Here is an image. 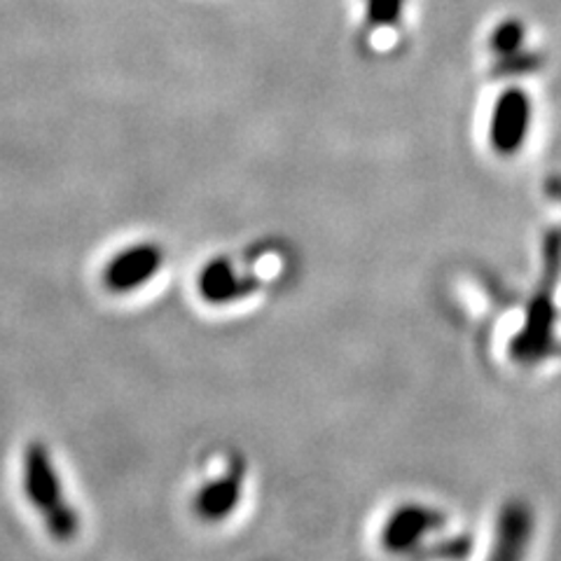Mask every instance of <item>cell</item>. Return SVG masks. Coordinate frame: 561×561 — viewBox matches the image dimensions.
Here are the masks:
<instances>
[{"instance_id": "cell-2", "label": "cell", "mask_w": 561, "mask_h": 561, "mask_svg": "<svg viewBox=\"0 0 561 561\" xmlns=\"http://www.w3.org/2000/svg\"><path fill=\"white\" fill-rule=\"evenodd\" d=\"M162 262H164L162 245H157L152 241L129 245V249L117 253L108 265L103 267L101 280L105 290H111L115 295H125V293L138 290L140 286H146L148 280L160 272Z\"/></svg>"}, {"instance_id": "cell-5", "label": "cell", "mask_w": 561, "mask_h": 561, "mask_svg": "<svg viewBox=\"0 0 561 561\" xmlns=\"http://www.w3.org/2000/svg\"><path fill=\"white\" fill-rule=\"evenodd\" d=\"M262 286L255 274H239L230 260H210L197 276V290L208 305H232Z\"/></svg>"}, {"instance_id": "cell-9", "label": "cell", "mask_w": 561, "mask_h": 561, "mask_svg": "<svg viewBox=\"0 0 561 561\" xmlns=\"http://www.w3.org/2000/svg\"><path fill=\"white\" fill-rule=\"evenodd\" d=\"M405 0H365L367 24L375 28H391L400 22Z\"/></svg>"}, {"instance_id": "cell-6", "label": "cell", "mask_w": 561, "mask_h": 561, "mask_svg": "<svg viewBox=\"0 0 561 561\" xmlns=\"http://www.w3.org/2000/svg\"><path fill=\"white\" fill-rule=\"evenodd\" d=\"M243 480H245V463L234 459L230 468H227V472H222L218 480L204 484L197 491L195 503H192L197 517L208 524H216V522H222L225 517H230L241 501Z\"/></svg>"}, {"instance_id": "cell-1", "label": "cell", "mask_w": 561, "mask_h": 561, "mask_svg": "<svg viewBox=\"0 0 561 561\" xmlns=\"http://www.w3.org/2000/svg\"><path fill=\"white\" fill-rule=\"evenodd\" d=\"M24 489L51 538L68 542L80 534V515L66 501L59 472L41 440H33L24 451Z\"/></svg>"}, {"instance_id": "cell-3", "label": "cell", "mask_w": 561, "mask_h": 561, "mask_svg": "<svg viewBox=\"0 0 561 561\" xmlns=\"http://www.w3.org/2000/svg\"><path fill=\"white\" fill-rule=\"evenodd\" d=\"M531 127V101L522 92L519 87H511L505 90L494 108V117H491V146L499 154L511 157L522 146L526 136H529Z\"/></svg>"}, {"instance_id": "cell-7", "label": "cell", "mask_w": 561, "mask_h": 561, "mask_svg": "<svg viewBox=\"0 0 561 561\" xmlns=\"http://www.w3.org/2000/svg\"><path fill=\"white\" fill-rule=\"evenodd\" d=\"M531 534L534 517L526 503H507L499 517L494 552H491L489 561H524L526 552H529Z\"/></svg>"}, {"instance_id": "cell-8", "label": "cell", "mask_w": 561, "mask_h": 561, "mask_svg": "<svg viewBox=\"0 0 561 561\" xmlns=\"http://www.w3.org/2000/svg\"><path fill=\"white\" fill-rule=\"evenodd\" d=\"M542 66V57L536 55V51H513V55L499 57L494 64V78H519V76H529L534 70Z\"/></svg>"}, {"instance_id": "cell-10", "label": "cell", "mask_w": 561, "mask_h": 561, "mask_svg": "<svg viewBox=\"0 0 561 561\" xmlns=\"http://www.w3.org/2000/svg\"><path fill=\"white\" fill-rule=\"evenodd\" d=\"M524 35H526V28L522 22L507 20L494 31V35H491V49H494V55H499V57L513 55V51L522 49Z\"/></svg>"}, {"instance_id": "cell-4", "label": "cell", "mask_w": 561, "mask_h": 561, "mask_svg": "<svg viewBox=\"0 0 561 561\" xmlns=\"http://www.w3.org/2000/svg\"><path fill=\"white\" fill-rule=\"evenodd\" d=\"M443 515L424 505H408L393 513L383 526V548L393 554H416L421 536L443 529Z\"/></svg>"}]
</instances>
